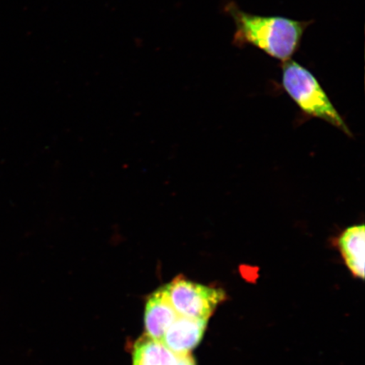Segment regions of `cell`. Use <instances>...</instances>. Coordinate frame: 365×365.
<instances>
[{"mask_svg":"<svg viewBox=\"0 0 365 365\" xmlns=\"http://www.w3.org/2000/svg\"><path fill=\"white\" fill-rule=\"evenodd\" d=\"M225 12L235 24L232 43L236 47L254 46L282 63L290 61L298 51L304 31L312 23L284 16L254 15L242 11L235 2H228Z\"/></svg>","mask_w":365,"mask_h":365,"instance_id":"6da1fadb","label":"cell"},{"mask_svg":"<svg viewBox=\"0 0 365 365\" xmlns=\"http://www.w3.org/2000/svg\"><path fill=\"white\" fill-rule=\"evenodd\" d=\"M282 85L305 114L322 118L351 135V132L312 72L294 61L282 63Z\"/></svg>","mask_w":365,"mask_h":365,"instance_id":"7a4b0ae2","label":"cell"},{"mask_svg":"<svg viewBox=\"0 0 365 365\" xmlns=\"http://www.w3.org/2000/svg\"><path fill=\"white\" fill-rule=\"evenodd\" d=\"M168 302L178 316L209 321L218 305L225 302V292L177 277L163 287Z\"/></svg>","mask_w":365,"mask_h":365,"instance_id":"3957f363","label":"cell"},{"mask_svg":"<svg viewBox=\"0 0 365 365\" xmlns=\"http://www.w3.org/2000/svg\"><path fill=\"white\" fill-rule=\"evenodd\" d=\"M208 321L178 317L162 342L176 355L190 354L202 341Z\"/></svg>","mask_w":365,"mask_h":365,"instance_id":"277c9868","label":"cell"},{"mask_svg":"<svg viewBox=\"0 0 365 365\" xmlns=\"http://www.w3.org/2000/svg\"><path fill=\"white\" fill-rule=\"evenodd\" d=\"M179 317L167 299L163 287L150 296L145 309V335L161 341L171 324Z\"/></svg>","mask_w":365,"mask_h":365,"instance_id":"5b68a950","label":"cell"},{"mask_svg":"<svg viewBox=\"0 0 365 365\" xmlns=\"http://www.w3.org/2000/svg\"><path fill=\"white\" fill-rule=\"evenodd\" d=\"M365 227L364 225L346 227L336 240L337 248L354 277L364 278Z\"/></svg>","mask_w":365,"mask_h":365,"instance_id":"8992f818","label":"cell"},{"mask_svg":"<svg viewBox=\"0 0 365 365\" xmlns=\"http://www.w3.org/2000/svg\"><path fill=\"white\" fill-rule=\"evenodd\" d=\"M133 365H177V355L162 341L144 335L135 344Z\"/></svg>","mask_w":365,"mask_h":365,"instance_id":"52a82bcc","label":"cell"},{"mask_svg":"<svg viewBox=\"0 0 365 365\" xmlns=\"http://www.w3.org/2000/svg\"><path fill=\"white\" fill-rule=\"evenodd\" d=\"M177 365H195V363L191 354L177 355Z\"/></svg>","mask_w":365,"mask_h":365,"instance_id":"ba28073f","label":"cell"}]
</instances>
